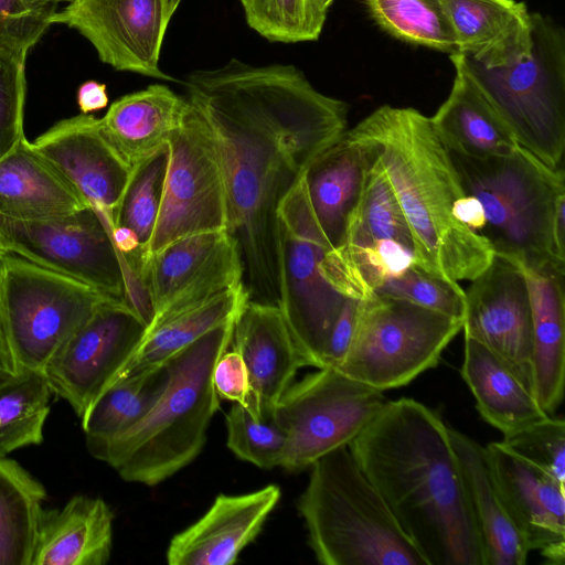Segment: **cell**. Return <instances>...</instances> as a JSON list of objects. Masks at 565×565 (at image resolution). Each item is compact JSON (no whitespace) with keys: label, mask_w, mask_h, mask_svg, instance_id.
Instances as JSON below:
<instances>
[{"label":"cell","mask_w":565,"mask_h":565,"mask_svg":"<svg viewBox=\"0 0 565 565\" xmlns=\"http://www.w3.org/2000/svg\"><path fill=\"white\" fill-rule=\"evenodd\" d=\"M182 83L218 151L227 233L238 246L248 299L279 306L278 207L309 163L347 131L348 105L287 64L231 58Z\"/></svg>","instance_id":"obj_1"},{"label":"cell","mask_w":565,"mask_h":565,"mask_svg":"<svg viewBox=\"0 0 565 565\" xmlns=\"http://www.w3.org/2000/svg\"><path fill=\"white\" fill-rule=\"evenodd\" d=\"M348 448L427 565H483L462 468L435 412L387 401Z\"/></svg>","instance_id":"obj_2"},{"label":"cell","mask_w":565,"mask_h":565,"mask_svg":"<svg viewBox=\"0 0 565 565\" xmlns=\"http://www.w3.org/2000/svg\"><path fill=\"white\" fill-rule=\"evenodd\" d=\"M347 132L375 149L409 228L417 266L458 281L475 279L490 265L489 242L454 217V205L466 193L429 117L383 105Z\"/></svg>","instance_id":"obj_3"},{"label":"cell","mask_w":565,"mask_h":565,"mask_svg":"<svg viewBox=\"0 0 565 565\" xmlns=\"http://www.w3.org/2000/svg\"><path fill=\"white\" fill-rule=\"evenodd\" d=\"M234 319L211 329L164 363L169 379L157 403L96 459L113 467L125 481L153 487L199 456L220 408L212 376L231 344Z\"/></svg>","instance_id":"obj_4"},{"label":"cell","mask_w":565,"mask_h":565,"mask_svg":"<svg viewBox=\"0 0 565 565\" xmlns=\"http://www.w3.org/2000/svg\"><path fill=\"white\" fill-rule=\"evenodd\" d=\"M309 468L297 509L320 564L427 565L348 446Z\"/></svg>","instance_id":"obj_5"},{"label":"cell","mask_w":565,"mask_h":565,"mask_svg":"<svg viewBox=\"0 0 565 565\" xmlns=\"http://www.w3.org/2000/svg\"><path fill=\"white\" fill-rule=\"evenodd\" d=\"M447 151L465 193L482 205V236L494 255L523 269L565 270L554 241L555 214L565 201L563 168L551 169L521 146L490 158Z\"/></svg>","instance_id":"obj_6"},{"label":"cell","mask_w":565,"mask_h":565,"mask_svg":"<svg viewBox=\"0 0 565 565\" xmlns=\"http://www.w3.org/2000/svg\"><path fill=\"white\" fill-rule=\"evenodd\" d=\"M530 54L512 65H467L518 145L551 169L562 168L565 149V31L532 12Z\"/></svg>","instance_id":"obj_7"},{"label":"cell","mask_w":565,"mask_h":565,"mask_svg":"<svg viewBox=\"0 0 565 565\" xmlns=\"http://www.w3.org/2000/svg\"><path fill=\"white\" fill-rule=\"evenodd\" d=\"M108 298L20 256H0V320L20 372L42 374L57 350Z\"/></svg>","instance_id":"obj_8"},{"label":"cell","mask_w":565,"mask_h":565,"mask_svg":"<svg viewBox=\"0 0 565 565\" xmlns=\"http://www.w3.org/2000/svg\"><path fill=\"white\" fill-rule=\"evenodd\" d=\"M462 320L407 300L360 299L352 342L334 370L377 391L407 385L436 366Z\"/></svg>","instance_id":"obj_9"},{"label":"cell","mask_w":565,"mask_h":565,"mask_svg":"<svg viewBox=\"0 0 565 565\" xmlns=\"http://www.w3.org/2000/svg\"><path fill=\"white\" fill-rule=\"evenodd\" d=\"M279 307L305 366L323 367L331 328L345 299L323 277L320 264L332 249L311 210L303 175L278 207Z\"/></svg>","instance_id":"obj_10"},{"label":"cell","mask_w":565,"mask_h":565,"mask_svg":"<svg viewBox=\"0 0 565 565\" xmlns=\"http://www.w3.org/2000/svg\"><path fill=\"white\" fill-rule=\"evenodd\" d=\"M318 370L292 382L273 411L287 434L280 467L288 471L348 446L387 402L383 392L332 367Z\"/></svg>","instance_id":"obj_11"},{"label":"cell","mask_w":565,"mask_h":565,"mask_svg":"<svg viewBox=\"0 0 565 565\" xmlns=\"http://www.w3.org/2000/svg\"><path fill=\"white\" fill-rule=\"evenodd\" d=\"M168 142L162 201L150 243L141 257V269L150 256L179 238L227 232V195L218 151L206 122L190 103Z\"/></svg>","instance_id":"obj_12"},{"label":"cell","mask_w":565,"mask_h":565,"mask_svg":"<svg viewBox=\"0 0 565 565\" xmlns=\"http://www.w3.org/2000/svg\"><path fill=\"white\" fill-rule=\"evenodd\" d=\"M0 245L7 253L126 301V262L90 206L41 220L0 214Z\"/></svg>","instance_id":"obj_13"},{"label":"cell","mask_w":565,"mask_h":565,"mask_svg":"<svg viewBox=\"0 0 565 565\" xmlns=\"http://www.w3.org/2000/svg\"><path fill=\"white\" fill-rule=\"evenodd\" d=\"M146 328L126 301L105 300L44 367L42 374L51 392L84 419L130 361Z\"/></svg>","instance_id":"obj_14"},{"label":"cell","mask_w":565,"mask_h":565,"mask_svg":"<svg viewBox=\"0 0 565 565\" xmlns=\"http://www.w3.org/2000/svg\"><path fill=\"white\" fill-rule=\"evenodd\" d=\"M181 0H71L52 18L77 30L95 47L102 62L164 81L159 67L169 22Z\"/></svg>","instance_id":"obj_15"},{"label":"cell","mask_w":565,"mask_h":565,"mask_svg":"<svg viewBox=\"0 0 565 565\" xmlns=\"http://www.w3.org/2000/svg\"><path fill=\"white\" fill-rule=\"evenodd\" d=\"M466 292L465 337L483 344L533 391L532 310L523 271L494 255Z\"/></svg>","instance_id":"obj_16"},{"label":"cell","mask_w":565,"mask_h":565,"mask_svg":"<svg viewBox=\"0 0 565 565\" xmlns=\"http://www.w3.org/2000/svg\"><path fill=\"white\" fill-rule=\"evenodd\" d=\"M31 143L96 211L111 236L132 168L107 141L99 118L63 119Z\"/></svg>","instance_id":"obj_17"},{"label":"cell","mask_w":565,"mask_h":565,"mask_svg":"<svg viewBox=\"0 0 565 565\" xmlns=\"http://www.w3.org/2000/svg\"><path fill=\"white\" fill-rule=\"evenodd\" d=\"M503 504L530 551L545 563L565 558V483L525 461L500 441L486 447Z\"/></svg>","instance_id":"obj_18"},{"label":"cell","mask_w":565,"mask_h":565,"mask_svg":"<svg viewBox=\"0 0 565 565\" xmlns=\"http://www.w3.org/2000/svg\"><path fill=\"white\" fill-rule=\"evenodd\" d=\"M231 343L248 371L246 407L256 417L270 416L305 366L280 307L247 299L235 316Z\"/></svg>","instance_id":"obj_19"},{"label":"cell","mask_w":565,"mask_h":565,"mask_svg":"<svg viewBox=\"0 0 565 565\" xmlns=\"http://www.w3.org/2000/svg\"><path fill=\"white\" fill-rule=\"evenodd\" d=\"M279 499L280 488L275 484L245 494H218L204 515L171 539L168 564H234L262 531Z\"/></svg>","instance_id":"obj_20"},{"label":"cell","mask_w":565,"mask_h":565,"mask_svg":"<svg viewBox=\"0 0 565 565\" xmlns=\"http://www.w3.org/2000/svg\"><path fill=\"white\" fill-rule=\"evenodd\" d=\"M372 149L362 190L349 215L342 242L327 252L320 264L323 277L333 287L349 282L385 242L395 241L414 250L403 212Z\"/></svg>","instance_id":"obj_21"},{"label":"cell","mask_w":565,"mask_h":565,"mask_svg":"<svg viewBox=\"0 0 565 565\" xmlns=\"http://www.w3.org/2000/svg\"><path fill=\"white\" fill-rule=\"evenodd\" d=\"M460 54L486 68L512 65L532 47V12L515 0H441Z\"/></svg>","instance_id":"obj_22"},{"label":"cell","mask_w":565,"mask_h":565,"mask_svg":"<svg viewBox=\"0 0 565 565\" xmlns=\"http://www.w3.org/2000/svg\"><path fill=\"white\" fill-rule=\"evenodd\" d=\"M455 78L446 100L430 118L447 150L471 158L504 157L519 147L471 74L463 54L449 55Z\"/></svg>","instance_id":"obj_23"},{"label":"cell","mask_w":565,"mask_h":565,"mask_svg":"<svg viewBox=\"0 0 565 565\" xmlns=\"http://www.w3.org/2000/svg\"><path fill=\"white\" fill-rule=\"evenodd\" d=\"M114 514L102 498L72 497L42 511L31 565H104L111 554Z\"/></svg>","instance_id":"obj_24"},{"label":"cell","mask_w":565,"mask_h":565,"mask_svg":"<svg viewBox=\"0 0 565 565\" xmlns=\"http://www.w3.org/2000/svg\"><path fill=\"white\" fill-rule=\"evenodd\" d=\"M372 147L347 131L321 151L303 172L313 215L332 248L342 242L350 213L360 196Z\"/></svg>","instance_id":"obj_25"},{"label":"cell","mask_w":565,"mask_h":565,"mask_svg":"<svg viewBox=\"0 0 565 565\" xmlns=\"http://www.w3.org/2000/svg\"><path fill=\"white\" fill-rule=\"evenodd\" d=\"M188 108L186 97L163 84H152L114 102L99 118V126L107 141L132 168L168 143Z\"/></svg>","instance_id":"obj_26"},{"label":"cell","mask_w":565,"mask_h":565,"mask_svg":"<svg viewBox=\"0 0 565 565\" xmlns=\"http://www.w3.org/2000/svg\"><path fill=\"white\" fill-rule=\"evenodd\" d=\"M525 277L533 327V391L547 415L564 397L565 383V270L520 268Z\"/></svg>","instance_id":"obj_27"},{"label":"cell","mask_w":565,"mask_h":565,"mask_svg":"<svg viewBox=\"0 0 565 565\" xmlns=\"http://www.w3.org/2000/svg\"><path fill=\"white\" fill-rule=\"evenodd\" d=\"M479 531L483 565H524L531 552L497 488L486 447L449 427Z\"/></svg>","instance_id":"obj_28"},{"label":"cell","mask_w":565,"mask_h":565,"mask_svg":"<svg viewBox=\"0 0 565 565\" xmlns=\"http://www.w3.org/2000/svg\"><path fill=\"white\" fill-rule=\"evenodd\" d=\"M71 183L24 137L0 159V214L41 220L88 207Z\"/></svg>","instance_id":"obj_29"},{"label":"cell","mask_w":565,"mask_h":565,"mask_svg":"<svg viewBox=\"0 0 565 565\" xmlns=\"http://www.w3.org/2000/svg\"><path fill=\"white\" fill-rule=\"evenodd\" d=\"M461 376L484 420L503 436L547 416L535 395L492 351L465 337Z\"/></svg>","instance_id":"obj_30"},{"label":"cell","mask_w":565,"mask_h":565,"mask_svg":"<svg viewBox=\"0 0 565 565\" xmlns=\"http://www.w3.org/2000/svg\"><path fill=\"white\" fill-rule=\"evenodd\" d=\"M247 299L246 288L241 285L146 330L135 354L115 381L163 365L201 335L233 319Z\"/></svg>","instance_id":"obj_31"},{"label":"cell","mask_w":565,"mask_h":565,"mask_svg":"<svg viewBox=\"0 0 565 565\" xmlns=\"http://www.w3.org/2000/svg\"><path fill=\"white\" fill-rule=\"evenodd\" d=\"M169 379L166 364L124 376L106 388L81 420L88 451L97 456L138 424L163 393Z\"/></svg>","instance_id":"obj_32"},{"label":"cell","mask_w":565,"mask_h":565,"mask_svg":"<svg viewBox=\"0 0 565 565\" xmlns=\"http://www.w3.org/2000/svg\"><path fill=\"white\" fill-rule=\"evenodd\" d=\"M45 498L38 479L0 458V565H31Z\"/></svg>","instance_id":"obj_33"},{"label":"cell","mask_w":565,"mask_h":565,"mask_svg":"<svg viewBox=\"0 0 565 565\" xmlns=\"http://www.w3.org/2000/svg\"><path fill=\"white\" fill-rule=\"evenodd\" d=\"M228 236L226 231L185 236L148 258L140 280L149 296L153 315L206 266Z\"/></svg>","instance_id":"obj_34"},{"label":"cell","mask_w":565,"mask_h":565,"mask_svg":"<svg viewBox=\"0 0 565 565\" xmlns=\"http://www.w3.org/2000/svg\"><path fill=\"white\" fill-rule=\"evenodd\" d=\"M51 393L35 372L21 371L0 383V458L42 443Z\"/></svg>","instance_id":"obj_35"},{"label":"cell","mask_w":565,"mask_h":565,"mask_svg":"<svg viewBox=\"0 0 565 565\" xmlns=\"http://www.w3.org/2000/svg\"><path fill=\"white\" fill-rule=\"evenodd\" d=\"M374 22L412 45L458 54V45L441 0H363Z\"/></svg>","instance_id":"obj_36"},{"label":"cell","mask_w":565,"mask_h":565,"mask_svg":"<svg viewBox=\"0 0 565 565\" xmlns=\"http://www.w3.org/2000/svg\"><path fill=\"white\" fill-rule=\"evenodd\" d=\"M247 24L270 42L319 39L328 8L323 0H239Z\"/></svg>","instance_id":"obj_37"},{"label":"cell","mask_w":565,"mask_h":565,"mask_svg":"<svg viewBox=\"0 0 565 565\" xmlns=\"http://www.w3.org/2000/svg\"><path fill=\"white\" fill-rule=\"evenodd\" d=\"M168 163L169 142L134 166L117 211L116 226L135 231L141 244V257L158 218Z\"/></svg>","instance_id":"obj_38"},{"label":"cell","mask_w":565,"mask_h":565,"mask_svg":"<svg viewBox=\"0 0 565 565\" xmlns=\"http://www.w3.org/2000/svg\"><path fill=\"white\" fill-rule=\"evenodd\" d=\"M226 445L239 459L262 469L280 467L287 434L273 414L256 417L245 405L234 403L225 415Z\"/></svg>","instance_id":"obj_39"},{"label":"cell","mask_w":565,"mask_h":565,"mask_svg":"<svg viewBox=\"0 0 565 565\" xmlns=\"http://www.w3.org/2000/svg\"><path fill=\"white\" fill-rule=\"evenodd\" d=\"M375 294L407 300L463 321L466 291L458 281L429 273L416 264L387 279Z\"/></svg>","instance_id":"obj_40"},{"label":"cell","mask_w":565,"mask_h":565,"mask_svg":"<svg viewBox=\"0 0 565 565\" xmlns=\"http://www.w3.org/2000/svg\"><path fill=\"white\" fill-rule=\"evenodd\" d=\"M507 449L565 483V422L547 415L500 441Z\"/></svg>","instance_id":"obj_41"},{"label":"cell","mask_w":565,"mask_h":565,"mask_svg":"<svg viewBox=\"0 0 565 565\" xmlns=\"http://www.w3.org/2000/svg\"><path fill=\"white\" fill-rule=\"evenodd\" d=\"M58 0H0V52L28 55L56 12Z\"/></svg>","instance_id":"obj_42"},{"label":"cell","mask_w":565,"mask_h":565,"mask_svg":"<svg viewBox=\"0 0 565 565\" xmlns=\"http://www.w3.org/2000/svg\"><path fill=\"white\" fill-rule=\"evenodd\" d=\"M25 55L0 52V159L24 138Z\"/></svg>","instance_id":"obj_43"},{"label":"cell","mask_w":565,"mask_h":565,"mask_svg":"<svg viewBox=\"0 0 565 565\" xmlns=\"http://www.w3.org/2000/svg\"><path fill=\"white\" fill-rule=\"evenodd\" d=\"M212 379L220 398L247 406L250 396L249 376L245 362L236 351L232 349L222 353Z\"/></svg>","instance_id":"obj_44"},{"label":"cell","mask_w":565,"mask_h":565,"mask_svg":"<svg viewBox=\"0 0 565 565\" xmlns=\"http://www.w3.org/2000/svg\"><path fill=\"white\" fill-rule=\"evenodd\" d=\"M359 302L360 299L345 297L326 343L323 367L337 369L344 360L354 334Z\"/></svg>","instance_id":"obj_45"},{"label":"cell","mask_w":565,"mask_h":565,"mask_svg":"<svg viewBox=\"0 0 565 565\" xmlns=\"http://www.w3.org/2000/svg\"><path fill=\"white\" fill-rule=\"evenodd\" d=\"M454 217L473 233L481 235L486 226V217L481 203L473 195L465 194L456 201L452 209Z\"/></svg>","instance_id":"obj_46"},{"label":"cell","mask_w":565,"mask_h":565,"mask_svg":"<svg viewBox=\"0 0 565 565\" xmlns=\"http://www.w3.org/2000/svg\"><path fill=\"white\" fill-rule=\"evenodd\" d=\"M77 104L82 114L105 108L108 105L106 85L96 81L83 83L77 90Z\"/></svg>","instance_id":"obj_47"},{"label":"cell","mask_w":565,"mask_h":565,"mask_svg":"<svg viewBox=\"0 0 565 565\" xmlns=\"http://www.w3.org/2000/svg\"><path fill=\"white\" fill-rule=\"evenodd\" d=\"M15 362L8 347L0 320V383L19 374Z\"/></svg>","instance_id":"obj_48"},{"label":"cell","mask_w":565,"mask_h":565,"mask_svg":"<svg viewBox=\"0 0 565 565\" xmlns=\"http://www.w3.org/2000/svg\"><path fill=\"white\" fill-rule=\"evenodd\" d=\"M324 1V4L327 6V8L329 9V7L333 3L334 0H323Z\"/></svg>","instance_id":"obj_49"},{"label":"cell","mask_w":565,"mask_h":565,"mask_svg":"<svg viewBox=\"0 0 565 565\" xmlns=\"http://www.w3.org/2000/svg\"><path fill=\"white\" fill-rule=\"evenodd\" d=\"M7 252L3 249V247L0 245V256L6 254Z\"/></svg>","instance_id":"obj_50"}]
</instances>
